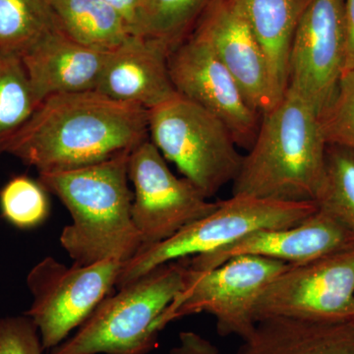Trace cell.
<instances>
[{"mask_svg":"<svg viewBox=\"0 0 354 354\" xmlns=\"http://www.w3.org/2000/svg\"><path fill=\"white\" fill-rule=\"evenodd\" d=\"M147 139V109L87 91L46 97L7 141L3 153L46 174L131 153Z\"/></svg>","mask_w":354,"mask_h":354,"instance_id":"6da1fadb","label":"cell"},{"mask_svg":"<svg viewBox=\"0 0 354 354\" xmlns=\"http://www.w3.org/2000/svg\"><path fill=\"white\" fill-rule=\"evenodd\" d=\"M130 153L70 171L39 174V181L68 209L72 223L59 241L74 265L125 263L141 249L132 218Z\"/></svg>","mask_w":354,"mask_h":354,"instance_id":"7a4b0ae2","label":"cell"},{"mask_svg":"<svg viewBox=\"0 0 354 354\" xmlns=\"http://www.w3.org/2000/svg\"><path fill=\"white\" fill-rule=\"evenodd\" d=\"M327 145L319 113L286 90L262 114L255 141L232 183V195L315 203L325 176Z\"/></svg>","mask_w":354,"mask_h":354,"instance_id":"3957f363","label":"cell"},{"mask_svg":"<svg viewBox=\"0 0 354 354\" xmlns=\"http://www.w3.org/2000/svg\"><path fill=\"white\" fill-rule=\"evenodd\" d=\"M188 258L158 266L118 288L50 354H147L167 325L165 313L185 288Z\"/></svg>","mask_w":354,"mask_h":354,"instance_id":"277c9868","label":"cell"},{"mask_svg":"<svg viewBox=\"0 0 354 354\" xmlns=\"http://www.w3.org/2000/svg\"><path fill=\"white\" fill-rule=\"evenodd\" d=\"M148 130L165 160L208 199L241 171L243 156L227 125L181 95L149 109Z\"/></svg>","mask_w":354,"mask_h":354,"instance_id":"5b68a950","label":"cell"},{"mask_svg":"<svg viewBox=\"0 0 354 354\" xmlns=\"http://www.w3.org/2000/svg\"><path fill=\"white\" fill-rule=\"evenodd\" d=\"M317 209L314 202H283L232 195L218 202L215 211L167 241L142 247L134 257L123 263L115 288L136 281L158 266L212 252L257 230L298 225Z\"/></svg>","mask_w":354,"mask_h":354,"instance_id":"8992f818","label":"cell"},{"mask_svg":"<svg viewBox=\"0 0 354 354\" xmlns=\"http://www.w3.org/2000/svg\"><path fill=\"white\" fill-rule=\"evenodd\" d=\"M290 266L252 255L237 256L206 272L193 271L188 264L185 288L165 311V323L208 313L215 317L218 334L243 339L257 324L258 299Z\"/></svg>","mask_w":354,"mask_h":354,"instance_id":"52a82bcc","label":"cell"},{"mask_svg":"<svg viewBox=\"0 0 354 354\" xmlns=\"http://www.w3.org/2000/svg\"><path fill=\"white\" fill-rule=\"evenodd\" d=\"M122 264L66 266L48 256L32 268L27 286L32 302L26 315L38 328L44 349L57 348L113 293Z\"/></svg>","mask_w":354,"mask_h":354,"instance_id":"ba28073f","label":"cell"},{"mask_svg":"<svg viewBox=\"0 0 354 354\" xmlns=\"http://www.w3.org/2000/svg\"><path fill=\"white\" fill-rule=\"evenodd\" d=\"M128 176L134 187L132 218L142 247L167 241L218 208V202L209 201L185 177L172 174L150 138L130 153Z\"/></svg>","mask_w":354,"mask_h":354,"instance_id":"9c48e42d","label":"cell"},{"mask_svg":"<svg viewBox=\"0 0 354 354\" xmlns=\"http://www.w3.org/2000/svg\"><path fill=\"white\" fill-rule=\"evenodd\" d=\"M354 247L305 264L291 265L262 293L256 320L271 317L308 321L353 320Z\"/></svg>","mask_w":354,"mask_h":354,"instance_id":"30bf717a","label":"cell"},{"mask_svg":"<svg viewBox=\"0 0 354 354\" xmlns=\"http://www.w3.org/2000/svg\"><path fill=\"white\" fill-rule=\"evenodd\" d=\"M346 57L344 0H307L291 43L286 90L320 115L334 97Z\"/></svg>","mask_w":354,"mask_h":354,"instance_id":"8fae6325","label":"cell"},{"mask_svg":"<svg viewBox=\"0 0 354 354\" xmlns=\"http://www.w3.org/2000/svg\"><path fill=\"white\" fill-rule=\"evenodd\" d=\"M169 69L177 94L220 118L239 148H251L262 114L249 104L234 76L206 41L189 35L169 53Z\"/></svg>","mask_w":354,"mask_h":354,"instance_id":"7c38bea8","label":"cell"},{"mask_svg":"<svg viewBox=\"0 0 354 354\" xmlns=\"http://www.w3.org/2000/svg\"><path fill=\"white\" fill-rule=\"evenodd\" d=\"M190 35L211 46L256 111L263 114L278 104L281 97L242 0H214Z\"/></svg>","mask_w":354,"mask_h":354,"instance_id":"4fadbf2b","label":"cell"},{"mask_svg":"<svg viewBox=\"0 0 354 354\" xmlns=\"http://www.w3.org/2000/svg\"><path fill=\"white\" fill-rule=\"evenodd\" d=\"M353 247L348 230L318 209L298 225L257 230L215 251L188 258V264L193 271L206 272L237 256L252 255L300 265Z\"/></svg>","mask_w":354,"mask_h":354,"instance_id":"5bb4252c","label":"cell"},{"mask_svg":"<svg viewBox=\"0 0 354 354\" xmlns=\"http://www.w3.org/2000/svg\"><path fill=\"white\" fill-rule=\"evenodd\" d=\"M169 50L156 39L131 36L109 51L97 92L152 109L177 94L169 69Z\"/></svg>","mask_w":354,"mask_h":354,"instance_id":"9a60e30c","label":"cell"},{"mask_svg":"<svg viewBox=\"0 0 354 354\" xmlns=\"http://www.w3.org/2000/svg\"><path fill=\"white\" fill-rule=\"evenodd\" d=\"M109 53L77 43L55 30L21 59L39 104L51 95L95 91Z\"/></svg>","mask_w":354,"mask_h":354,"instance_id":"2e32d148","label":"cell"},{"mask_svg":"<svg viewBox=\"0 0 354 354\" xmlns=\"http://www.w3.org/2000/svg\"><path fill=\"white\" fill-rule=\"evenodd\" d=\"M235 354H354V323L262 319Z\"/></svg>","mask_w":354,"mask_h":354,"instance_id":"e0dca14e","label":"cell"},{"mask_svg":"<svg viewBox=\"0 0 354 354\" xmlns=\"http://www.w3.org/2000/svg\"><path fill=\"white\" fill-rule=\"evenodd\" d=\"M251 29L264 51L279 97L288 88V57L307 0H242Z\"/></svg>","mask_w":354,"mask_h":354,"instance_id":"ac0fdd59","label":"cell"},{"mask_svg":"<svg viewBox=\"0 0 354 354\" xmlns=\"http://www.w3.org/2000/svg\"><path fill=\"white\" fill-rule=\"evenodd\" d=\"M58 29L70 39L102 51L133 36L123 18L101 0H46Z\"/></svg>","mask_w":354,"mask_h":354,"instance_id":"d6986e66","label":"cell"},{"mask_svg":"<svg viewBox=\"0 0 354 354\" xmlns=\"http://www.w3.org/2000/svg\"><path fill=\"white\" fill-rule=\"evenodd\" d=\"M55 30L46 0H0V50L21 57Z\"/></svg>","mask_w":354,"mask_h":354,"instance_id":"ffe728a7","label":"cell"},{"mask_svg":"<svg viewBox=\"0 0 354 354\" xmlns=\"http://www.w3.org/2000/svg\"><path fill=\"white\" fill-rule=\"evenodd\" d=\"M38 106L20 55L0 50V155Z\"/></svg>","mask_w":354,"mask_h":354,"instance_id":"44dd1931","label":"cell"},{"mask_svg":"<svg viewBox=\"0 0 354 354\" xmlns=\"http://www.w3.org/2000/svg\"><path fill=\"white\" fill-rule=\"evenodd\" d=\"M315 204L354 237V151L328 144L325 176Z\"/></svg>","mask_w":354,"mask_h":354,"instance_id":"7402d4cb","label":"cell"},{"mask_svg":"<svg viewBox=\"0 0 354 354\" xmlns=\"http://www.w3.org/2000/svg\"><path fill=\"white\" fill-rule=\"evenodd\" d=\"M214 0H146L143 37L156 39L169 53L194 30Z\"/></svg>","mask_w":354,"mask_h":354,"instance_id":"603a6c76","label":"cell"},{"mask_svg":"<svg viewBox=\"0 0 354 354\" xmlns=\"http://www.w3.org/2000/svg\"><path fill=\"white\" fill-rule=\"evenodd\" d=\"M48 191L26 176L13 177L0 190V209L8 223L20 230L43 223L50 214Z\"/></svg>","mask_w":354,"mask_h":354,"instance_id":"cb8c5ba5","label":"cell"},{"mask_svg":"<svg viewBox=\"0 0 354 354\" xmlns=\"http://www.w3.org/2000/svg\"><path fill=\"white\" fill-rule=\"evenodd\" d=\"M320 122L327 144L354 151V69L342 73Z\"/></svg>","mask_w":354,"mask_h":354,"instance_id":"d4e9b609","label":"cell"},{"mask_svg":"<svg viewBox=\"0 0 354 354\" xmlns=\"http://www.w3.org/2000/svg\"><path fill=\"white\" fill-rule=\"evenodd\" d=\"M41 335L28 315L0 317V354H43Z\"/></svg>","mask_w":354,"mask_h":354,"instance_id":"484cf974","label":"cell"},{"mask_svg":"<svg viewBox=\"0 0 354 354\" xmlns=\"http://www.w3.org/2000/svg\"><path fill=\"white\" fill-rule=\"evenodd\" d=\"M113 7L127 23L133 36L143 37L146 0H101Z\"/></svg>","mask_w":354,"mask_h":354,"instance_id":"4316f807","label":"cell"},{"mask_svg":"<svg viewBox=\"0 0 354 354\" xmlns=\"http://www.w3.org/2000/svg\"><path fill=\"white\" fill-rule=\"evenodd\" d=\"M169 354H221L215 344L195 332L179 334L178 342Z\"/></svg>","mask_w":354,"mask_h":354,"instance_id":"83f0119b","label":"cell"},{"mask_svg":"<svg viewBox=\"0 0 354 354\" xmlns=\"http://www.w3.org/2000/svg\"><path fill=\"white\" fill-rule=\"evenodd\" d=\"M346 22V57L344 71L354 69V0H344Z\"/></svg>","mask_w":354,"mask_h":354,"instance_id":"f1b7e54d","label":"cell"},{"mask_svg":"<svg viewBox=\"0 0 354 354\" xmlns=\"http://www.w3.org/2000/svg\"><path fill=\"white\" fill-rule=\"evenodd\" d=\"M353 323H354V308H353Z\"/></svg>","mask_w":354,"mask_h":354,"instance_id":"f546056e","label":"cell"}]
</instances>
